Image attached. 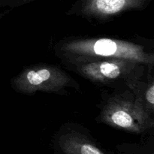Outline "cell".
Returning a JSON list of instances; mask_svg holds the SVG:
<instances>
[{
	"mask_svg": "<svg viewBox=\"0 0 154 154\" xmlns=\"http://www.w3.org/2000/svg\"><path fill=\"white\" fill-rule=\"evenodd\" d=\"M54 154H107L90 135L76 129H65L56 136Z\"/></svg>",
	"mask_w": 154,
	"mask_h": 154,
	"instance_id": "cell-6",
	"label": "cell"
},
{
	"mask_svg": "<svg viewBox=\"0 0 154 154\" xmlns=\"http://www.w3.org/2000/svg\"><path fill=\"white\" fill-rule=\"evenodd\" d=\"M150 0H79L71 13L87 19L107 20L125 11L141 9Z\"/></svg>",
	"mask_w": 154,
	"mask_h": 154,
	"instance_id": "cell-5",
	"label": "cell"
},
{
	"mask_svg": "<svg viewBox=\"0 0 154 154\" xmlns=\"http://www.w3.org/2000/svg\"><path fill=\"white\" fill-rule=\"evenodd\" d=\"M99 119L101 123L136 135L144 133L153 126L152 114L135 99L132 92L109 98Z\"/></svg>",
	"mask_w": 154,
	"mask_h": 154,
	"instance_id": "cell-3",
	"label": "cell"
},
{
	"mask_svg": "<svg viewBox=\"0 0 154 154\" xmlns=\"http://www.w3.org/2000/svg\"><path fill=\"white\" fill-rule=\"evenodd\" d=\"M135 99L149 111L151 114L154 111V86L153 80L151 78L150 82L140 81L135 89L132 90Z\"/></svg>",
	"mask_w": 154,
	"mask_h": 154,
	"instance_id": "cell-7",
	"label": "cell"
},
{
	"mask_svg": "<svg viewBox=\"0 0 154 154\" xmlns=\"http://www.w3.org/2000/svg\"><path fill=\"white\" fill-rule=\"evenodd\" d=\"M76 83L63 69L52 65L38 64L23 69L12 79L15 91L26 95L37 92L58 93Z\"/></svg>",
	"mask_w": 154,
	"mask_h": 154,
	"instance_id": "cell-4",
	"label": "cell"
},
{
	"mask_svg": "<svg viewBox=\"0 0 154 154\" xmlns=\"http://www.w3.org/2000/svg\"><path fill=\"white\" fill-rule=\"evenodd\" d=\"M72 67L78 75L95 84L111 87H124L132 91L143 80L149 66L133 60L113 59Z\"/></svg>",
	"mask_w": 154,
	"mask_h": 154,
	"instance_id": "cell-2",
	"label": "cell"
},
{
	"mask_svg": "<svg viewBox=\"0 0 154 154\" xmlns=\"http://www.w3.org/2000/svg\"><path fill=\"white\" fill-rule=\"evenodd\" d=\"M116 154H154L153 148H144L136 145L125 144L119 146Z\"/></svg>",
	"mask_w": 154,
	"mask_h": 154,
	"instance_id": "cell-8",
	"label": "cell"
},
{
	"mask_svg": "<svg viewBox=\"0 0 154 154\" xmlns=\"http://www.w3.org/2000/svg\"><path fill=\"white\" fill-rule=\"evenodd\" d=\"M56 54L69 66L124 59L153 66L154 54L147 47L132 42L109 38H75L61 41Z\"/></svg>",
	"mask_w": 154,
	"mask_h": 154,
	"instance_id": "cell-1",
	"label": "cell"
}]
</instances>
